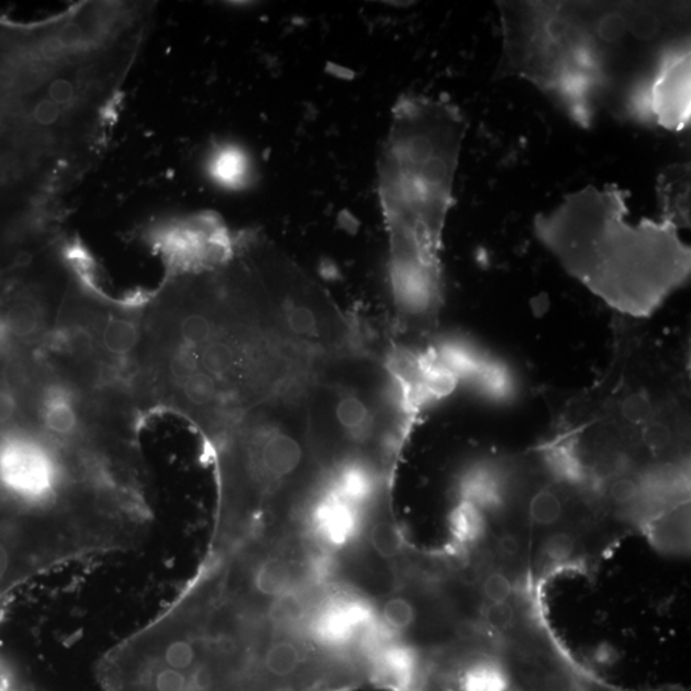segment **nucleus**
Wrapping results in <instances>:
<instances>
[{"instance_id": "f257e3e1", "label": "nucleus", "mask_w": 691, "mask_h": 691, "mask_svg": "<svg viewBox=\"0 0 691 691\" xmlns=\"http://www.w3.org/2000/svg\"><path fill=\"white\" fill-rule=\"evenodd\" d=\"M135 396L191 423L208 446L326 352L352 317L263 232L223 260L170 276L141 310Z\"/></svg>"}, {"instance_id": "f03ea898", "label": "nucleus", "mask_w": 691, "mask_h": 691, "mask_svg": "<svg viewBox=\"0 0 691 691\" xmlns=\"http://www.w3.org/2000/svg\"><path fill=\"white\" fill-rule=\"evenodd\" d=\"M502 53L494 78H522L583 128L598 109L623 113L667 52L690 41L679 2H497Z\"/></svg>"}, {"instance_id": "7ed1b4c3", "label": "nucleus", "mask_w": 691, "mask_h": 691, "mask_svg": "<svg viewBox=\"0 0 691 691\" xmlns=\"http://www.w3.org/2000/svg\"><path fill=\"white\" fill-rule=\"evenodd\" d=\"M467 128L451 99L405 94L392 109L379 154L393 328L413 345L428 342L440 325L445 304L440 250Z\"/></svg>"}, {"instance_id": "20e7f679", "label": "nucleus", "mask_w": 691, "mask_h": 691, "mask_svg": "<svg viewBox=\"0 0 691 691\" xmlns=\"http://www.w3.org/2000/svg\"><path fill=\"white\" fill-rule=\"evenodd\" d=\"M613 352L601 378L564 402L546 448L579 478L632 475L638 458L658 470L687 466L690 437L687 356L616 314Z\"/></svg>"}, {"instance_id": "39448f33", "label": "nucleus", "mask_w": 691, "mask_h": 691, "mask_svg": "<svg viewBox=\"0 0 691 691\" xmlns=\"http://www.w3.org/2000/svg\"><path fill=\"white\" fill-rule=\"evenodd\" d=\"M660 218L628 220L630 191L605 185L564 196L534 219L535 236L563 269L594 295L634 319L651 317L691 275L690 166L673 164L658 176Z\"/></svg>"}, {"instance_id": "423d86ee", "label": "nucleus", "mask_w": 691, "mask_h": 691, "mask_svg": "<svg viewBox=\"0 0 691 691\" xmlns=\"http://www.w3.org/2000/svg\"><path fill=\"white\" fill-rule=\"evenodd\" d=\"M628 119L680 132L691 120L690 41L667 52L648 81L626 104Z\"/></svg>"}, {"instance_id": "0eeeda50", "label": "nucleus", "mask_w": 691, "mask_h": 691, "mask_svg": "<svg viewBox=\"0 0 691 691\" xmlns=\"http://www.w3.org/2000/svg\"><path fill=\"white\" fill-rule=\"evenodd\" d=\"M214 179L227 187L243 186L249 173V163L243 150L226 146L217 150L210 161Z\"/></svg>"}, {"instance_id": "6e6552de", "label": "nucleus", "mask_w": 691, "mask_h": 691, "mask_svg": "<svg viewBox=\"0 0 691 691\" xmlns=\"http://www.w3.org/2000/svg\"><path fill=\"white\" fill-rule=\"evenodd\" d=\"M510 679L501 664L479 662L465 672L461 691H507Z\"/></svg>"}, {"instance_id": "1a4fd4ad", "label": "nucleus", "mask_w": 691, "mask_h": 691, "mask_svg": "<svg viewBox=\"0 0 691 691\" xmlns=\"http://www.w3.org/2000/svg\"><path fill=\"white\" fill-rule=\"evenodd\" d=\"M528 514L531 522L549 526L558 522L563 514V499L555 485H544L531 494L528 502Z\"/></svg>"}, {"instance_id": "9d476101", "label": "nucleus", "mask_w": 691, "mask_h": 691, "mask_svg": "<svg viewBox=\"0 0 691 691\" xmlns=\"http://www.w3.org/2000/svg\"><path fill=\"white\" fill-rule=\"evenodd\" d=\"M290 581V567L281 558H267L252 575L255 592L263 596H279Z\"/></svg>"}, {"instance_id": "9b49d317", "label": "nucleus", "mask_w": 691, "mask_h": 691, "mask_svg": "<svg viewBox=\"0 0 691 691\" xmlns=\"http://www.w3.org/2000/svg\"><path fill=\"white\" fill-rule=\"evenodd\" d=\"M370 543L379 555L392 558L399 555L402 548L401 534L399 529L388 520H381L373 523L370 531Z\"/></svg>"}, {"instance_id": "f8f14e48", "label": "nucleus", "mask_w": 691, "mask_h": 691, "mask_svg": "<svg viewBox=\"0 0 691 691\" xmlns=\"http://www.w3.org/2000/svg\"><path fill=\"white\" fill-rule=\"evenodd\" d=\"M605 483V493L614 505L628 506L643 499L642 481L635 476H617Z\"/></svg>"}, {"instance_id": "ddd939ff", "label": "nucleus", "mask_w": 691, "mask_h": 691, "mask_svg": "<svg viewBox=\"0 0 691 691\" xmlns=\"http://www.w3.org/2000/svg\"><path fill=\"white\" fill-rule=\"evenodd\" d=\"M382 616L391 629L402 631L413 625L415 611L413 605L407 599L395 596L384 603Z\"/></svg>"}, {"instance_id": "4468645a", "label": "nucleus", "mask_w": 691, "mask_h": 691, "mask_svg": "<svg viewBox=\"0 0 691 691\" xmlns=\"http://www.w3.org/2000/svg\"><path fill=\"white\" fill-rule=\"evenodd\" d=\"M39 313L29 305L16 308L10 314V328L16 336H31L39 329Z\"/></svg>"}, {"instance_id": "2eb2a0df", "label": "nucleus", "mask_w": 691, "mask_h": 691, "mask_svg": "<svg viewBox=\"0 0 691 691\" xmlns=\"http://www.w3.org/2000/svg\"><path fill=\"white\" fill-rule=\"evenodd\" d=\"M575 542L569 534H553L543 544V553L551 563H564L573 555Z\"/></svg>"}, {"instance_id": "dca6fc26", "label": "nucleus", "mask_w": 691, "mask_h": 691, "mask_svg": "<svg viewBox=\"0 0 691 691\" xmlns=\"http://www.w3.org/2000/svg\"><path fill=\"white\" fill-rule=\"evenodd\" d=\"M483 593L489 602H507L513 593V587L505 573L492 572L484 580Z\"/></svg>"}, {"instance_id": "f3484780", "label": "nucleus", "mask_w": 691, "mask_h": 691, "mask_svg": "<svg viewBox=\"0 0 691 691\" xmlns=\"http://www.w3.org/2000/svg\"><path fill=\"white\" fill-rule=\"evenodd\" d=\"M48 95L52 102L61 105L62 108H72L78 103L75 84L67 78H55L49 85Z\"/></svg>"}, {"instance_id": "a211bd4d", "label": "nucleus", "mask_w": 691, "mask_h": 691, "mask_svg": "<svg viewBox=\"0 0 691 691\" xmlns=\"http://www.w3.org/2000/svg\"><path fill=\"white\" fill-rule=\"evenodd\" d=\"M484 616L488 625L492 626L497 630H502V629L508 628L513 622L514 611L510 603H492L485 610Z\"/></svg>"}, {"instance_id": "6ab92c4d", "label": "nucleus", "mask_w": 691, "mask_h": 691, "mask_svg": "<svg viewBox=\"0 0 691 691\" xmlns=\"http://www.w3.org/2000/svg\"><path fill=\"white\" fill-rule=\"evenodd\" d=\"M32 114H34V119L37 120L40 126H45L46 128V126L54 125V123H57L58 119H61L62 107L61 105L55 104V103L52 102L50 99H44L40 100V102L35 105Z\"/></svg>"}, {"instance_id": "aec40b11", "label": "nucleus", "mask_w": 691, "mask_h": 691, "mask_svg": "<svg viewBox=\"0 0 691 691\" xmlns=\"http://www.w3.org/2000/svg\"><path fill=\"white\" fill-rule=\"evenodd\" d=\"M19 410L16 397L8 391L0 390V425L7 424L16 416Z\"/></svg>"}, {"instance_id": "412c9836", "label": "nucleus", "mask_w": 691, "mask_h": 691, "mask_svg": "<svg viewBox=\"0 0 691 691\" xmlns=\"http://www.w3.org/2000/svg\"><path fill=\"white\" fill-rule=\"evenodd\" d=\"M498 547L505 555L513 557L519 553L520 540L513 534H505L504 537L499 538Z\"/></svg>"}, {"instance_id": "4be33fe9", "label": "nucleus", "mask_w": 691, "mask_h": 691, "mask_svg": "<svg viewBox=\"0 0 691 691\" xmlns=\"http://www.w3.org/2000/svg\"><path fill=\"white\" fill-rule=\"evenodd\" d=\"M12 558L4 546L0 544V583L5 580L12 570Z\"/></svg>"}, {"instance_id": "5701e85b", "label": "nucleus", "mask_w": 691, "mask_h": 691, "mask_svg": "<svg viewBox=\"0 0 691 691\" xmlns=\"http://www.w3.org/2000/svg\"><path fill=\"white\" fill-rule=\"evenodd\" d=\"M0 691H19L14 684V676L4 664H0Z\"/></svg>"}, {"instance_id": "b1692460", "label": "nucleus", "mask_w": 691, "mask_h": 691, "mask_svg": "<svg viewBox=\"0 0 691 691\" xmlns=\"http://www.w3.org/2000/svg\"><path fill=\"white\" fill-rule=\"evenodd\" d=\"M543 451H544V449H543ZM544 452H546V451H544ZM548 456H549V455H548ZM549 457H551V456H549ZM551 458H552V457H551ZM552 460H553V458H552ZM553 461H555V460H553ZM555 464H557V463H555ZM557 465H558V464H557ZM558 466H560V465H558ZM560 467H561V466H560ZM561 469H563V467H561ZM566 473H567V472H566ZM567 474H569V473H567ZM573 478H575V476H573ZM576 479H578V478H576Z\"/></svg>"}]
</instances>
